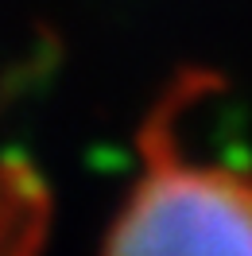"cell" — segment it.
Segmentation results:
<instances>
[{"mask_svg": "<svg viewBox=\"0 0 252 256\" xmlns=\"http://www.w3.org/2000/svg\"><path fill=\"white\" fill-rule=\"evenodd\" d=\"M97 256H252V171L194 156L178 109L152 116Z\"/></svg>", "mask_w": 252, "mask_h": 256, "instance_id": "cell-1", "label": "cell"}, {"mask_svg": "<svg viewBox=\"0 0 252 256\" xmlns=\"http://www.w3.org/2000/svg\"><path fill=\"white\" fill-rule=\"evenodd\" d=\"M50 190L16 152H0V256H47Z\"/></svg>", "mask_w": 252, "mask_h": 256, "instance_id": "cell-2", "label": "cell"}]
</instances>
